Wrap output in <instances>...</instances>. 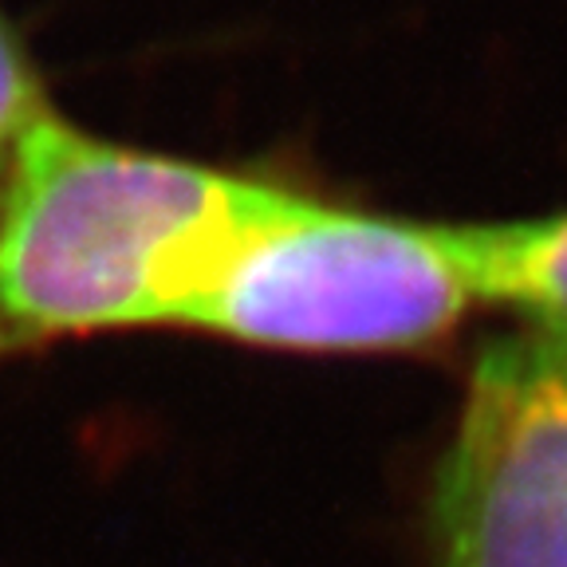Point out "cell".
I'll list each match as a JSON object with an SVG mask.
<instances>
[{"instance_id": "3", "label": "cell", "mask_w": 567, "mask_h": 567, "mask_svg": "<svg viewBox=\"0 0 567 567\" xmlns=\"http://www.w3.org/2000/svg\"><path fill=\"white\" fill-rule=\"evenodd\" d=\"M430 520L437 567H567V339L481 347Z\"/></svg>"}, {"instance_id": "6", "label": "cell", "mask_w": 567, "mask_h": 567, "mask_svg": "<svg viewBox=\"0 0 567 567\" xmlns=\"http://www.w3.org/2000/svg\"><path fill=\"white\" fill-rule=\"evenodd\" d=\"M12 347H17V343H12V339L4 336V331H0V354H4V351H12Z\"/></svg>"}, {"instance_id": "4", "label": "cell", "mask_w": 567, "mask_h": 567, "mask_svg": "<svg viewBox=\"0 0 567 567\" xmlns=\"http://www.w3.org/2000/svg\"><path fill=\"white\" fill-rule=\"evenodd\" d=\"M477 303L508 308L528 331L567 339V209L516 221H445Z\"/></svg>"}, {"instance_id": "5", "label": "cell", "mask_w": 567, "mask_h": 567, "mask_svg": "<svg viewBox=\"0 0 567 567\" xmlns=\"http://www.w3.org/2000/svg\"><path fill=\"white\" fill-rule=\"evenodd\" d=\"M48 115L40 87L28 75L24 55L12 44L9 28L0 24V182H4V169H9L12 154H17L20 138L28 134V126L40 123Z\"/></svg>"}, {"instance_id": "2", "label": "cell", "mask_w": 567, "mask_h": 567, "mask_svg": "<svg viewBox=\"0 0 567 567\" xmlns=\"http://www.w3.org/2000/svg\"><path fill=\"white\" fill-rule=\"evenodd\" d=\"M477 308L445 221L280 189L189 328L276 351L386 354L453 336Z\"/></svg>"}, {"instance_id": "1", "label": "cell", "mask_w": 567, "mask_h": 567, "mask_svg": "<svg viewBox=\"0 0 567 567\" xmlns=\"http://www.w3.org/2000/svg\"><path fill=\"white\" fill-rule=\"evenodd\" d=\"M280 186L111 146L48 111L4 169L0 331L17 347L142 323L189 328Z\"/></svg>"}]
</instances>
